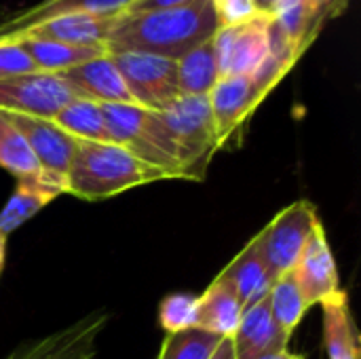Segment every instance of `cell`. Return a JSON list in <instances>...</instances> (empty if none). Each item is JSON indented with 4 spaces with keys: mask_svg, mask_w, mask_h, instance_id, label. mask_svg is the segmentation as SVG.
Segmentation results:
<instances>
[{
    "mask_svg": "<svg viewBox=\"0 0 361 359\" xmlns=\"http://www.w3.org/2000/svg\"><path fill=\"white\" fill-rule=\"evenodd\" d=\"M218 30L212 0H192L184 6L159 11H123L106 38V51H140L178 61L207 42Z\"/></svg>",
    "mask_w": 361,
    "mask_h": 359,
    "instance_id": "cell-1",
    "label": "cell"
},
{
    "mask_svg": "<svg viewBox=\"0 0 361 359\" xmlns=\"http://www.w3.org/2000/svg\"><path fill=\"white\" fill-rule=\"evenodd\" d=\"M169 176L114 142H76L66 193L85 201H104L125 190L167 180Z\"/></svg>",
    "mask_w": 361,
    "mask_h": 359,
    "instance_id": "cell-2",
    "label": "cell"
},
{
    "mask_svg": "<svg viewBox=\"0 0 361 359\" xmlns=\"http://www.w3.org/2000/svg\"><path fill=\"white\" fill-rule=\"evenodd\" d=\"M102 114L110 142L165 171L169 178H182L178 148L159 112L135 104H102Z\"/></svg>",
    "mask_w": 361,
    "mask_h": 359,
    "instance_id": "cell-3",
    "label": "cell"
},
{
    "mask_svg": "<svg viewBox=\"0 0 361 359\" xmlns=\"http://www.w3.org/2000/svg\"><path fill=\"white\" fill-rule=\"evenodd\" d=\"M167 127L184 180H203L214 154L220 150L207 95H180L159 112Z\"/></svg>",
    "mask_w": 361,
    "mask_h": 359,
    "instance_id": "cell-4",
    "label": "cell"
},
{
    "mask_svg": "<svg viewBox=\"0 0 361 359\" xmlns=\"http://www.w3.org/2000/svg\"><path fill=\"white\" fill-rule=\"evenodd\" d=\"M319 222L322 220L313 203L296 201L286 209H281L254 237L262 260L267 262V267L275 277L290 273L296 267L313 229Z\"/></svg>",
    "mask_w": 361,
    "mask_h": 359,
    "instance_id": "cell-5",
    "label": "cell"
},
{
    "mask_svg": "<svg viewBox=\"0 0 361 359\" xmlns=\"http://www.w3.org/2000/svg\"><path fill=\"white\" fill-rule=\"evenodd\" d=\"M108 55L118 68L137 106L161 112L176 97H180L178 61L140 51H118Z\"/></svg>",
    "mask_w": 361,
    "mask_h": 359,
    "instance_id": "cell-6",
    "label": "cell"
},
{
    "mask_svg": "<svg viewBox=\"0 0 361 359\" xmlns=\"http://www.w3.org/2000/svg\"><path fill=\"white\" fill-rule=\"evenodd\" d=\"M78 93L53 72H27L0 78V112L53 118Z\"/></svg>",
    "mask_w": 361,
    "mask_h": 359,
    "instance_id": "cell-7",
    "label": "cell"
},
{
    "mask_svg": "<svg viewBox=\"0 0 361 359\" xmlns=\"http://www.w3.org/2000/svg\"><path fill=\"white\" fill-rule=\"evenodd\" d=\"M269 23L271 17L260 13L258 17L233 25L218 28L214 34V49L222 76H252L269 57Z\"/></svg>",
    "mask_w": 361,
    "mask_h": 359,
    "instance_id": "cell-8",
    "label": "cell"
},
{
    "mask_svg": "<svg viewBox=\"0 0 361 359\" xmlns=\"http://www.w3.org/2000/svg\"><path fill=\"white\" fill-rule=\"evenodd\" d=\"M106 311H95L44 339L23 343L4 359H89L95 358V341L108 324Z\"/></svg>",
    "mask_w": 361,
    "mask_h": 359,
    "instance_id": "cell-9",
    "label": "cell"
},
{
    "mask_svg": "<svg viewBox=\"0 0 361 359\" xmlns=\"http://www.w3.org/2000/svg\"><path fill=\"white\" fill-rule=\"evenodd\" d=\"M220 148L235 140L256 108L264 102L252 76H222L207 95Z\"/></svg>",
    "mask_w": 361,
    "mask_h": 359,
    "instance_id": "cell-10",
    "label": "cell"
},
{
    "mask_svg": "<svg viewBox=\"0 0 361 359\" xmlns=\"http://www.w3.org/2000/svg\"><path fill=\"white\" fill-rule=\"evenodd\" d=\"M292 273H294V279H296L309 309L315 305H322L326 298H330L343 290L341 277H338V267H336L334 252L330 248L324 222H319L313 229Z\"/></svg>",
    "mask_w": 361,
    "mask_h": 359,
    "instance_id": "cell-11",
    "label": "cell"
},
{
    "mask_svg": "<svg viewBox=\"0 0 361 359\" xmlns=\"http://www.w3.org/2000/svg\"><path fill=\"white\" fill-rule=\"evenodd\" d=\"M8 118L27 140L40 169L66 182L78 140H74L63 129H59L51 118H38L27 114H8Z\"/></svg>",
    "mask_w": 361,
    "mask_h": 359,
    "instance_id": "cell-12",
    "label": "cell"
},
{
    "mask_svg": "<svg viewBox=\"0 0 361 359\" xmlns=\"http://www.w3.org/2000/svg\"><path fill=\"white\" fill-rule=\"evenodd\" d=\"M231 343L235 359H260L277 351H286L290 336L275 324L269 300L262 298L243 311Z\"/></svg>",
    "mask_w": 361,
    "mask_h": 359,
    "instance_id": "cell-13",
    "label": "cell"
},
{
    "mask_svg": "<svg viewBox=\"0 0 361 359\" xmlns=\"http://www.w3.org/2000/svg\"><path fill=\"white\" fill-rule=\"evenodd\" d=\"M61 78L78 93V97L97 104H135L108 53L61 72Z\"/></svg>",
    "mask_w": 361,
    "mask_h": 359,
    "instance_id": "cell-14",
    "label": "cell"
},
{
    "mask_svg": "<svg viewBox=\"0 0 361 359\" xmlns=\"http://www.w3.org/2000/svg\"><path fill=\"white\" fill-rule=\"evenodd\" d=\"M133 0H44L30 8H21L0 19V42H11L25 30L70 13H93V15H118Z\"/></svg>",
    "mask_w": 361,
    "mask_h": 359,
    "instance_id": "cell-15",
    "label": "cell"
},
{
    "mask_svg": "<svg viewBox=\"0 0 361 359\" xmlns=\"http://www.w3.org/2000/svg\"><path fill=\"white\" fill-rule=\"evenodd\" d=\"M114 19L116 15L70 13V15L47 19L25 30L17 38L30 36V38H42V40H57V42L74 44V47H104L106 49V38L112 30Z\"/></svg>",
    "mask_w": 361,
    "mask_h": 359,
    "instance_id": "cell-16",
    "label": "cell"
},
{
    "mask_svg": "<svg viewBox=\"0 0 361 359\" xmlns=\"http://www.w3.org/2000/svg\"><path fill=\"white\" fill-rule=\"evenodd\" d=\"M63 193L66 182L44 171L32 178L17 180V188L0 212V233L8 237L13 231H17L23 222L34 218L40 209H44L53 199Z\"/></svg>",
    "mask_w": 361,
    "mask_h": 359,
    "instance_id": "cell-17",
    "label": "cell"
},
{
    "mask_svg": "<svg viewBox=\"0 0 361 359\" xmlns=\"http://www.w3.org/2000/svg\"><path fill=\"white\" fill-rule=\"evenodd\" d=\"M218 277H222L235 290L243 311L267 298L277 279L262 260L256 239H250V243L222 269Z\"/></svg>",
    "mask_w": 361,
    "mask_h": 359,
    "instance_id": "cell-18",
    "label": "cell"
},
{
    "mask_svg": "<svg viewBox=\"0 0 361 359\" xmlns=\"http://www.w3.org/2000/svg\"><path fill=\"white\" fill-rule=\"evenodd\" d=\"M324 311V347L330 359H361L360 330L351 313L349 294L345 290L326 298Z\"/></svg>",
    "mask_w": 361,
    "mask_h": 359,
    "instance_id": "cell-19",
    "label": "cell"
},
{
    "mask_svg": "<svg viewBox=\"0 0 361 359\" xmlns=\"http://www.w3.org/2000/svg\"><path fill=\"white\" fill-rule=\"evenodd\" d=\"M197 298V328L220 339H231L243 315V307L235 290L222 277H216Z\"/></svg>",
    "mask_w": 361,
    "mask_h": 359,
    "instance_id": "cell-20",
    "label": "cell"
},
{
    "mask_svg": "<svg viewBox=\"0 0 361 359\" xmlns=\"http://www.w3.org/2000/svg\"><path fill=\"white\" fill-rule=\"evenodd\" d=\"M13 42H17L27 53V57L32 59L38 72H53V74H61L78 63H85L89 59L108 53L104 47H74L57 40H42L30 36L17 38Z\"/></svg>",
    "mask_w": 361,
    "mask_h": 359,
    "instance_id": "cell-21",
    "label": "cell"
},
{
    "mask_svg": "<svg viewBox=\"0 0 361 359\" xmlns=\"http://www.w3.org/2000/svg\"><path fill=\"white\" fill-rule=\"evenodd\" d=\"M212 38L178 59L180 95H209V91L220 80V70H218V59Z\"/></svg>",
    "mask_w": 361,
    "mask_h": 359,
    "instance_id": "cell-22",
    "label": "cell"
},
{
    "mask_svg": "<svg viewBox=\"0 0 361 359\" xmlns=\"http://www.w3.org/2000/svg\"><path fill=\"white\" fill-rule=\"evenodd\" d=\"M51 121L74 140L110 142V133L106 129V121L102 114V104L93 99L74 97Z\"/></svg>",
    "mask_w": 361,
    "mask_h": 359,
    "instance_id": "cell-23",
    "label": "cell"
},
{
    "mask_svg": "<svg viewBox=\"0 0 361 359\" xmlns=\"http://www.w3.org/2000/svg\"><path fill=\"white\" fill-rule=\"evenodd\" d=\"M269 309L275 320V324L292 339L294 330L300 326L305 313L309 311V305L294 279V273H283L275 279L269 296Z\"/></svg>",
    "mask_w": 361,
    "mask_h": 359,
    "instance_id": "cell-24",
    "label": "cell"
},
{
    "mask_svg": "<svg viewBox=\"0 0 361 359\" xmlns=\"http://www.w3.org/2000/svg\"><path fill=\"white\" fill-rule=\"evenodd\" d=\"M0 167L17 180L42 174L27 140L13 125L6 112H0Z\"/></svg>",
    "mask_w": 361,
    "mask_h": 359,
    "instance_id": "cell-25",
    "label": "cell"
},
{
    "mask_svg": "<svg viewBox=\"0 0 361 359\" xmlns=\"http://www.w3.org/2000/svg\"><path fill=\"white\" fill-rule=\"evenodd\" d=\"M220 336L199 328L167 334L157 359H209L220 345Z\"/></svg>",
    "mask_w": 361,
    "mask_h": 359,
    "instance_id": "cell-26",
    "label": "cell"
},
{
    "mask_svg": "<svg viewBox=\"0 0 361 359\" xmlns=\"http://www.w3.org/2000/svg\"><path fill=\"white\" fill-rule=\"evenodd\" d=\"M199 298L190 294H169L159 305V324L167 334L197 328Z\"/></svg>",
    "mask_w": 361,
    "mask_h": 359,
    "instance_id": "cell-27",
    "label": "cell"
},
{
    "mask_svg": "<svg viewBox=\"0 0 361 359\" xmlns=\"http://www.w3.org/2000/svg\"><path fill=\"white\" fill-rule=\"evenodd\" d=\"M218 28L241 25L260 15L254 0H212Z\"/></svg>",
    "mask_w": 361,
    "mask_h": 359,
    "instance_id": "cell-28",
    "label": "cell"
},
{
    "mask_svg": "<svg viewBox=\"0 0 361 359\" xmlns=\"http://www.w3.org/2000/svg\"><path fill=\"white\" fill-rule=\"evenodd\" d=\"M38 72L27 53L17 42H0V78Z\"/></svg>",
    "mask_w": 361,
    "mask_h": 359,
    "instance_id": "cell-29",
    "label": "cell"
},
{
    "mask_svg": "<svg viewBox=\"0 0 361 359\" xmlns=\"http://www.w3.org/2000/svg\"><path fill=\"white\" fill-rule=\"evenodd\" d=\"M305 2L313 11L322 28H326L332 19L341 17L349 6V0H305Z\"/></svg>",
    "mask_w": 361,
    "mask_h": 359,
    "instance_id": "cell-30",
    "label": "cell"
},
{
    "mask_svg": "<svg viewBox=\"0 0 361 359\" xmlns=\"http://www.w3.org/2000/svg\"><path fill=\"white\" fill-rule=\"evenodd\" d=\"M192 0H133L125 11L140 13V11H159V8H173V6H184Z\"/></svg>",
    "mask_w": 361,
    "mask_h": 359,
    "instance_id": "cell-31",
    "label": "cell"
},
{
    "mask_svg": "<svg viewBox=\"0 0 361 359\" xmlns=\"http://www.w3.org/2000/svg\"><path fill=\"white\" fill-rule=\"evenodd\" d=\"M254 2H256V6H258L260 13L273 17V15H277L281 8H286L288 4H292L294 0H254Z\"/></svg>",
    "mask_w": 361,
    "mask_h": 359,
    "instance_id": "cell-32",
    "label": "cell"
},
{
    "mask_svg": "<svg viewBox=\"0 0 361 359\" xmlns=\"http://www.w3.org/2000/svg\"><path fill=\"white\" fill-rule=\"evenodd\" d=\"M209 359H235V353H233V343L231 339H222L218 349L214 351V355Z\"/></svg>",
    "mask_w": 361,
    "mask_h": 359,
    "instance_id": "cell-33",
    "label": "cell"
},
{
    "mask_svg": "<svg viewBox=\"0 0 361 359\" xmlns=\"http://www.w3.org/2000/svg\"><path fill=\"white\" fill-rule=\"evenodd\" d=\"M260 359H305V355H298V353H292V351H277V353H271V355H264Z\"/></svg>",
    "mask_w": 361,
    "mask_h": 359,
    "instance_id": "cell-34",
    "label": "cell"
},
{
    "mask_svg": "<svg viewBox=\"0 0 361 359\" xmlns=\"http://www.w3.org/2000/svg\"><path fill=\"white\" fill-rule=\"evenodd\" d=\"M6 235L0 233V277H2V271H4V262H6Z\"/></svg>",
    "mask_w": 361,
    "mask_h": 359,
    "instance_id": "cell-35",
    "label": "cell"
},
{
    "mask_svg": "<svg viewBox=\"0 0 361 359\" xmlns=\"http://www.w3.org/2000/svg\"><path fill=\"white\" fill-rule=\"evenodd\" d=\"M89 359H93V358H89Z\"/></svg>",
    "mask_w": 361,
    "mask_h": 359,
    "instance_id": "cell-36",
    "label": "cell"
}]
</instances>
